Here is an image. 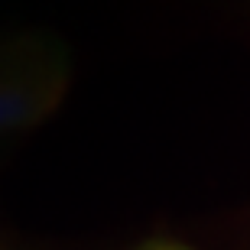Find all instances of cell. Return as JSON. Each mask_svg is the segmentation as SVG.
<instances>
[{"mask_svg":"<svg viewBox=\"0 0 250 250\" xmlns=\"http://www.w3.org/2000/svg\"><path fill=\"white\" fill-rule=\"evenodd\" d=\"M65 75L49 52L33 56L29 46L0 52V130H20L42 121L56 107Z\"/></svg>","mask_w":250,"mask_h":250,"instance_id":"1","label":"cell"},{"mask_svg":"<svg viewBox=\"0 0 250 250\" xmlns=\"http://www.w3.org/2000/svg\"><path fill=\"white\" fill-rule=\"evenodd\" d=\"M137 250H192V247L176 244V241H146L143 247H137Z\"/></svg>","mask_w":250,"mask_h":250,"instance_id":"2","label":"cell"}]
</instances>
